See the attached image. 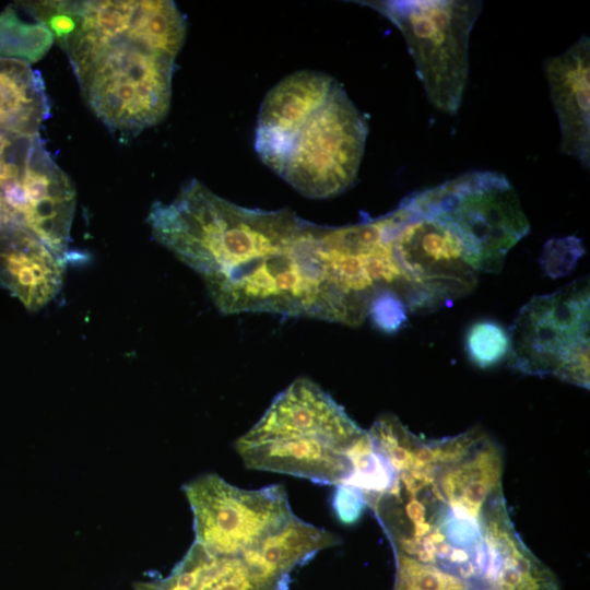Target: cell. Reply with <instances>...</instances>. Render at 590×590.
Listing matches in <instances>:
<instances>
[{
    "label": "cell",
    "instance_id": "obj_1",
    "mask_svg": "<svg viewBox=\"0 0 590 590\" xmlns=\"http://www.w3.org/2000/svg\"><path fill=\"white\" fill-rule=\"evenodd\" d=\"M154 238L204 281L225 314L273 312L347 324L323 253L324 226L288 210L232 203L196 179L152 205Z\"/></svg>",
    "mask_w": 590,
    "mask_h": 590
},
{
    "label": "cell",
    "instance_id": "obj_2",
    "mask_svg": "<svg viewBox=\"0 0 590 590\" xmlns=\"http://www.w3.org/2000/svg\"><path fill=\"white\" fill-rule=\"evenodd\" d=\"M367 133L342 86L305 70L284 78L264 97L255 148L263 164L299 193L323 199L354 182Z\"/></svg>",
    "mask_w": 590,
    "mask_h": 590
},
{
    "label": "cell",
    "instance_id": "obj_3",
    "mask_svg": "<svg viewBox=\"0 0 590 590\" xmlns=\"http://www.w3.org/2000/svg\"><path fill=\"white\" fill-rule=\"evenodd\" d=\"M59 46L84 99L111 130L137 134L167 115L179 49L155 36L135 9L99 11Z\"/></svg>",
    "mask_w": 590,
    "mask_h": 590
},
{
    "label": "cell",
    "instance_id": "obj_4",
    "mask_svg": "<svg viewBox=\"0 0 590 590\" xmlns=\"http://www.w3.org/2000/svg\"><path fill=\"white\" fill-rule=\"evenodd\" d=\"M363 430L317 384L298 378L235 442L252 470L340 485L352 473V451Z\"/></svg>",
    "mask_w": 590,
    "mask_h": 590
},
{
    "label": "cell",
    "instance_id": "obj_5",
    "mask_svg": "<svg viewBox=\"0 0 590 590\" xmlns=\"http://www.w3.org/2000/svg\"><path fill=\"white\" fill-rule=\"evenodd\" d=\"M382 216L406 285L408 311L429 312L473 290L482 272L479 250L425 189Z\"/></svg>",
    "mask_w": 590,
    "mask_h": 590
},
{
    "label": "cell",
    "instance_id": "obj_6",
    "mask_svg": "<svg viewBox=\"0 0 590 590\" xmlns=\"http://www.w3.org/2000/svg\"><path fill=\"white\" fill-rule=\"evenodd\" d=\"M402 33L430 104L456 115L469 75V38L482 10L474 0L366 1Z\"/></svg>",
    "mask_w": 590,
    "mask_h": 590
},
{
    "label": "cell",
    "instance_id": "obj_7",
    "mask_svg": "<svg viewBox=\"0 0 590 590\" xmlns=\"http://www.w3.org/2000/svg\"><path fill=\"white\" fill-rule=\"evenodd\" d=\"M589 278L533 296L509 331L510 366L589 388Z\"/></svg>",
    "mask_w": 590,
    "mask_h": 590
},
{
    "label": "cell",
    "instance_id": "obj_8",
    "mask_svg": "<svg viewBox=\"0 0 590 590\" xmlns=\"http://www.w3.org/2000/svg\"><path fill=\"white\" fill-rule=\"evenodd\" d=\"M184 492L193 515L194 542L216 555L257 551L295 516L281 485L244 489L204 474L187 483Z\"/></svg>",
    "mask_w": 590,
    "mask_h": 590
},
{
    "label": "cell",
    "instance_id": "obj_9",
    "mask_svg": "<svg viewBox=\"0 0 590 590\" xmlns=\"http://www.w3.org/2000/svg\"><path fill=\"white\" fill-rule=\"evenodd\" d=\"M426 191L473 240L482 272L500 271L508 251L530 232L517 191L500 173H467Z\"/></svg>",
    "mask_w": 590,
    "mask_h": 590
},
{
    "label": "cell",
    "instance_id": "obj_10",
    "mask_svg": "<svg viewBox=\"0 0 590 590\" xmlns=\"http://www.w3.org/2000/svg\"><path fill=\"white\" fill-rule=\"evenodd\" d=\"M544 72L560 129L562 153L583 168L590 162V40L582 36L565 52L548 58Z\"/></svg>",
    "mask_w": 590,
    "mask_h": 590
},
{
    "label": "cell",
    "instance_id": "obj_11",
    "mask_svg": "<svg viewBox=\"0 0 590 590\" xmlns=\"http://www.w3.org/2000/svg\"><path fill=\"white\" fill-rule=\"evenodd\" d=\"M64 261L26 228L0 225V285L30 311L47 306L63 283Z\"/></svg>",
    "mask_w": 590,
    "mask_h": 590
},
{
    "label": "cell",
    "instance_id": "obj_12",
    "mask_svg": "<svg viewBox=\"0 0 590 590\" xmlns=\"http://www.w3.org/2000/svg\"><path fill=\"white\" fill-rule=\"evenodd\" d=\"M286 583L269 579L243 556L216 555L193 543L173 573L140 590H285Z\"/></svg>",
    "mask_w": 590,
    "mask_h": 590
},
{
    "label": "cell",
    "instance_id": "obj_13",
    "mask_svg": "<svg viewBox=\"0 0 590 590\" xmlns=\"http://www.w3.org/2000/svg\"><path fill=\"white\" fill-rule=\"evenodd\" d=\"M49 113L40 74L16 59H0V132L39 134Z\"/></svg>",
    "mask_w": 590,
    "mask_h": 590
},
{
    "label": "cell",
    "instance_id": "obj_14",
    "mask_svg": "<svg viewBox=\"0 0 590 590\" xmlns=\"http://www.w3.org/2000/svg\"><path fill=\"white\" fill-rule=\"evenodd\" d=\"M52 39L43 24L22 21L11 8L0 14V59L37 61L49 49Z\"/></svg>",
    "mask_w": 590,
    "mask_h": 590
},
{
    "label": "cell",
    "instance_id": "obj_15",
    "mask_svg": "<svg viewBox=\"0 0 590 590\" xmlns=\"http://www.w3.org/2000/svg\"><path fill=\"white\" fill-rule=\"evenodd\" d=\"M465 344L469 357L475 365L491 367L509 354V332L496 322L480 321L469 329Z\"/></svg>",
    "mask_w": 590,
    "mask_h": 590
},
{
    "label": "cell",
    "instance_id": "obj_16",
    "mask_svg": "<svg viewBox=\"0 0 590 590\" xmlns=\"http://www.w3.org/2000/svg\"><path fill=\"white\" fill-rule=\"evenodd\" d=\"M585 253L582 241L576 236L551 238L539 261L546 276L557 279L570 274Z\"/></svg>",
    "mask_w": 590,
    "mask_h": 590
},
{
    "label": "cell",
    "instance_id": "obj_17",
    "mask_svg": "<svg viewBox=\"0 0 590 590\" xmlns=\"http://www.w3.org/2000/svg\"><path fill=\"white\" fill-rule=\"evenodd\" d=\"M406 312L405 304L399 295L392 291H382L373 298L368 316L378 329L393 333L408 320Z\"/></svg>",
    "mask_w": 590,
    "mask_h": 590
},
{
    "label": "cell",
    "instance_id": "obj_18",
    "mask_svg": "<svg viewBox=\"0 0 590 590\" xmlns=\"http://www.w3.org/2000/svg\"><path fill=\"white\" fill-rule=\"evenodd\" d=\"M365 504L358 491L344 484L339 485L334 508L343 522H354L361 516Z\"/></svg>",
    "mask_w": 590,
    "mask_h": 590
},
{
    "label": "cell",
    "instance_id": "obj_19",
    "mask_svg": "<svg viewBox=\"0 0 590 590\" xmlns=\"http://www.w3.org/2000/svg\"><path fill=\"white\" fill-rule=\"evenodd\" d=\"M7 223H10V222L8 220L5 209H4V205H3V201H2V198L0 196V225L1 224H7Z\"/></svg>",
    "mask_w": 590,
    "mask_h": 590
}]
</instances>
